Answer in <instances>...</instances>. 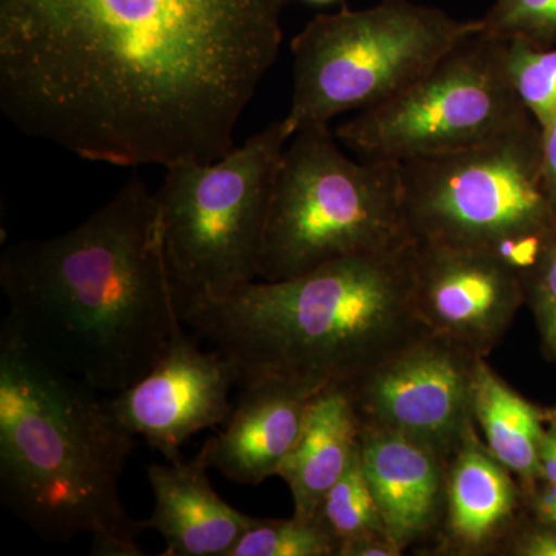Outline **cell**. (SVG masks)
<instances>
[{"label": "cell", "mask_w": 556, "mask_h": 556, "mask_svg": "<svg viewBox=\"0 0 556 556\" xmlns=\"http://www.w3.org/2000/svg\"><path fill=\"white\" fill-rule=\"evenodd\" d=\"M207 470L200 455L149 467L155 507L144 526L166 541L164 556H229L255 521L215 492Z\"/></svg>", "instance_id": "16"}, {"label": "cell", "mask_w": 556, "mask_h": 556, "mask_svg": "<svg viewBox=\"0 0 556 556\" xmlns=\"http://www.w3.org/2000/svg\"><path fill=\"white\" fill-rule=\"evenodd\" d=\"M551 416L554 417V419H556V409L554 413H551Z\"/></svg>", "instance_id": "30"}, {"label": "cell", "mask_w": 556, "mask_h": 556, "mask_svg": "<svg viewBox=\"0 0 556 556\" xmlns=\"http://www.w3.org/2000/svg\"><path fill=\"white\" fill-rule=\"evenodd\" d=\"M306 2L317 3V5H327V3L338 2V0H306Z\"/></svg>", "instance_id": "29"}, {"label": "cell", "mask_w": 556, "mask_h": 556, "mask_svg": "<svg viewBox=\"0 0 556 556\" xmlns=\"http://www.w3.org/2000/svg\"><path fill=\"white\" fill-rule=\"evenodd\" d=\"M361 431L345 388H327L311 399L298 442L277 475L291 490L295 518L314 521L320 501L356 452Z\"/></svg>", "instance_id": "17"}, {"label": "cell", "mask_w": 556, "mask_h": 556, "mask_svg": "<svg viewBox=\"0 0 556 556\" xmlns=\"http://www.w3.org/2000/svg\"><path fill=\"white\" fill-rule=\"evenodd\" d=\"M479 358L455 340L430 332L343 388L362 427L415 439L448 464L477 426Z\"/></svg>", "instance_id": "10"}, {"label": "cell", "mask_w": 556, "mask_h": 556, "mask_svg": "<svg viewBox=\"0 0 556 556\" xmlns=\"http://www.w3.org/2000/svg\"><path fill=\"white\" fill-rule=\"evenodd\" d=\"M541 161L543 129L527 116L478 144L401 163L413 237L492 254L506 241L554 236Z\"/></svg>", "instance_id": "8"}, {"label": "cell", "mask_w": 556, "mask_h": 556, "mask_svg": "<svg viewBox=\"0 0 556 556\" xmlns=\"http://www.w3.org/2000/svg\"><path fill=\"white\" fill-rule=\"evenodd\" d=\"M329 126L289 139L278 166L258 280H287L334 260L415 243L401 163L353 160Z\"/></svg>", "instance_id": "5"}, {"label": "cell", "mask_w": 556, "mask_h": 556, "mask_svg": "<svg viewBox=\"0 0 556 556\" xmlns=\"http://www.w3.org/2000/svg\"><path fill=\"white\" fill-rule=\"evenodd\" d=\"M479 22L496 39L522 40L536 49L556 47V0H495Z\"/></svg>", "instance_id": "22"}, {"label": "cell", "mask_w": 556, "mask_h": 556, "mask_svg": "<svg viewBox=\"0 0 556 556\" xmlns=\"http://www.w3.org/2000/svg\"><path fill=\"white\" fill-rule=\"evenodd\" d=\"M240 388L228 427L208 439L199 455L229 481L258 485L277 477L298 442L314 396L276 382Z\"/></svg>", "instance_id": "15"}, {"label": "cell", "mask_w": 556, "mask_h": 556, "mask_svg": "<svg viewBox=\"0 0 556 556\" xmlns=\"http://www.w3.org/2000/svg\"><path fill=\"white\" fill-rule=\"evenodd\" d=\"M416 263L417 240L251 281L181 316L232 362L239 387L276 382L316 396L430 334L417 309Z\"/></svg>", "instance_id": "3"}, {"label": "cell", "mask_w": 556, "mask_h": 556, "mask_svg": "<svg viewBox=\"0 0 556 556\" xmlns=\"http://www.w3.org/2000/svg\"><path fill=\"white\" fill-rule=\"evenodd\" d=\"M527 508L517 477L492 455L477 426L447 464L442 543L450 554L482 555L506 547Z\"/></svg>", "instance_id": "14"}, {"label": "cell", "mask_w": 556, "mask_h": 556, "mask_svg": "<svg viewBox=\"0 0 556 556\" xmlns=\"http://www.w3.org/2000/svg\"><path fill=\"white\" fill-rule=\"evenodd\" d=\"M416 303L431 332L486 357L514 324L526 291L489 252L417 241Z\"/></svg>", "instance_id": "12"}, {"label": "cell", "mask_w": 556, "mask_h": 556, "mask_svg": "<svg viewBox=\"0 0 556 556\" xmlns=\"http://www.w3.org/2000/svg\"><path fill=\"white\" fill-rule=\"evenodd\" d=\"M229 556H338V543L317 521L255 518Z\"/></svg>", "instance_id": "21"}, {"label": "cell", "mask_w": 556, "mask_h": 556, "mask_svg": "<svg viewBox=\"0 0 556 556\" xmlns=\"http://www.w3.org/2000/svg\"><path fill=\"white\" fill-rule=\"evenodd\" d=\"M404 554L390 538L369 536L340 547L338 556H399Z\"/></svg>", "instance_id": "27"}, {"label": "cell", "mask_w": 556, "mask_h": 556, "mask_svg": "<svg viewBox=\"0 0 556 556\" xmlns=\"http://www.w3.org/2000/svg\"><path fill=\"white\" fill-rule=\"evenodd\" d=\"M507 78L526 112L546 129L556 121V47L536 49L522 40H506Z\"/></svg>", "instance_id": "20"}, {"label": "cell", "mask_w": 556, "mask_h": 556, "mask_svg": "<svg viewBox=\"0 0 556 556\" xmlns=\"http://www.w3.org/2000/svg\"><path fill=\"white\" fill-rule=\"evenodd\" d=\"M365 477L388 536L402 551L441 529L447 464L422 442L379 428L362 427Z\"/></svg>", "instance_id": "13"}, {"label": "cell", "mask_w": 556, "mask_h": 556, "mask_svg": "<svg viewBox=\"0 0 556 556\" xmlns=\"http://www.w3.org/2000/svg\"><path fill=\"white\" fill-rule=\"evenodd\" d=\"M473 409L486 447L530 495L543 482L540 453L551 415L508 387L485 357L479 358Z\"/></svg>", "instance_id": "18"}, {"label": "cell", "mask_w": 556, "mask_h": 556, "mask_svg": "<svg viewBox=\"0 0 556 556\" xmlns=\"http://www.w3.org/2000/svg\"><path fill=\"white\" fill-rule=\"evenodd\" d=\"M98 393L3 318L0 501L43 540L89 533L93 555L141 556L144 522L129 517L119 496L137 437Z\"/></svg>", "instance_id": "4"}, {"label": "cell", "mask_w": 556, "mask_h": 556, "mask_svg": "<svg viewBox=\"0 0 556 556\" xmlns=\"http://www.w3.org/2000/svg\"><path fill=\"white\" fill-rule=\"evenodd\" d=\"M527 510L530 517L556 529V484L541 482L527 495Z\"/></svg>", "instance_id": "26"}, {"label": "cell", "mask_w": 556, "mask_h": 556, "mask_svg": "<svg viewBox=\"0 0 556 556\" xmlns=\"http://www.w3.org/2000/svg\"><path fill=\"white\" fill-rule=\"evenodd\" d=\"M0 287L25 339L105 393L144 378L185 329L155 192L138 177L75 229L7 249Z\"/></svg>", "instance_id": "2"}, {"label": "cell", "mask_w": 556, "mask_h": 556, "mask_svg": "<svg viewBox=\"0 0 556 556\" xmlns=\"http://www.w3.org/2000/svg\"><path fill=\"white\" fill-rule=\"evenodd\" d=\"M543 172L544 192L556 217V121L543 129Z\"/></svg>", "instance_id": "25"}, {"label": "cell", "mask_w": 556, "mask_h": 556, "mask_svg": "<svg viewBox=\"0 0 556 556\" xmlns=\"http://www.w3.org/2000/svg\"><path fill=\"white\" fill-rule=\"evenodd\" d=\"M291 138L281 118L214 163L167 167L155 197L181 311L258 280L270 197Z\"/></svg>", "instance_id": "6"}, {"label": "cell", "mask_w": 556, "mask_h": 556, "mask_svg": "<svg viewBox=\"0 0 556 556\" xmlns=\"http://www.w3.org/2000/svg\"><path fill=\"white\" fill-rule=\"evenodd\" d=\"M233 386L239 382L232 362L215 350L204 353L182 329L159 364L109 404L134 437L177 463L190 437L228 420Z\"/></svg>", "instance_id": "11"}, {"label": "cell", "mask_w": 556, "mask_h": 556, "mask_svg": "<svg viewBox=\"0 0 556 556\" xmlns=\"http://www.w3.org/2000/svg\"><path fill=\"white\" fill-rule=\"evenodd\" d=\"M522 285L526 303L535 314L544 356L556 362V239Z\"/></svg>", "instance_id": "23"}, {"label": "cell", "mask_w": 556, "mask_h": 556, "mask_svg": "<svg viewBox=\"0 0 556 556\" xmlns=\"http://www.w3.org/2000/svg\"><path fill=\"white\" fill-rule=\"evenodd\" d=\"M314 521L338 543V555L340 547L353 541L369 536L390 538L362 467L361 445L342 477L320 501Z\"/></svg>", "instance_id": "19"}, {"label": "cell", "mask_w": 556, "mask_h": 556, "mask_svg": "<svg viewBox=\"0 0 556 556\" xmlns=\"http://www.w3.org/2000/svg\"><path fill=\"white\" fill-rule=\"evenodd\" d=\"M541 479L556 484V419L551 416L540 453Z\"/></svg>", "instance_id": "28"}, {"label": "cell", "mask_w": 556, "mask_h": 556, "mask_svg": "<svg viewBox=\"0 0 556 556\" xmlns=\"http://www.w3.org/2000/svg\"><path fill=\"white\" fill-rule=\"evenodd\" d=\"M506 40H464L396 97L357 112L336 137L362 160L405 161L478 144L530 116L507 78Z\"/></svg>", "instance_id": "9"}, {"label": "cell", "mask_w": 556, "mask_h": 556, "mask_svg": "<svg viewBox=\"0 0 556 556\" xmlns=\"http://www.w3.org/2000/svg\"><path fill=\"white\" fill-rule=\"evenodd\" d=\"M481 31L415 0L318 14L292 39L294 86L285 116L292 135L396 97L459 43Z\"/></svg>", "instance_id": "7"}, {"label": "cell", "mask_w": 556, "mask_h": 556, "mask_svg": "<svg viewBox=\"0 0 556 556\" xmlns=\"http://www.w3.org/2000/svg\"><path fill=\"white\" fill-rule=\"evenodd\" d=\"M287 0H0V108L91 163H214L280 53Z\"/></svg>", "instance_id": "1"}, {"label": "cell", "mask_w": 556, "mask_h": 556, "mask_svg": "<svg viewBox=\"0 0 556 556\" xmlns=\"http://www.w3.org/2000/svg\"><path fill=\"white\" fill-rule=\"evenodd\" d=\"M504 548L517 556H556V529L533 517L525 518Z\"/></svg>", "instance_id": "24"}]
</instances>
